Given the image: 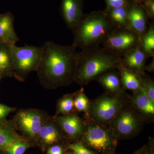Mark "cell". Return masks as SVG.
Instances as JSON below:
<instances>
[{
	"mask_svg": "<svg viewBox=\"0 0 154 154\" xmlns=\"http://www.w3.org/2000/svg\"><path fill=\"white\" fill-rule=\"evenodd\" d=\"M121 57L104 47L77 53L74 82L80 86L86 85L102 74L117 69L121 65Z\"/></svg>",
	"mask_w": 154,
	"mask_h": 154,
	"instance_id": "cell-2",
	"label": "cell"
},
{
	"mask_svg": "<svg viewBox=\"0 0 154 154\" xmlns=\"http://www.w3.org/2000/svg\"><path fill=\"white\" fill-rule=\"evenodd\" d=\"M149 19L141 5L130 3L128 11V28L139 38L147 30Z\"/></svg>",
	"mask_w": 154,
	"mask_h": 154,
	"instance_id": "cell-10",
	"label": "cell"
},
{
	"mask_svg": "<svg viewBox=\"0 0 154 154\" xmlns=\"http://www.w3.org/2000/svg\"><path fill=\"white\" fill-rule=\"evenodd\" d=\"M95 81L98 82L105 90V92L112 95L126 94L122 88L120 74L118 70L109 71L99 76Z\"/></svg>",
	"mask_w": 154,
	"mask_h": 154,
	"instance_id": "cell-15",
	"label": "cell"
},
{
	"mask_svg": "<svg viewBox=\"0 0 154 154\" xmlns=\"http://www.w3.org/2000/svg\"><path fill=\"white\" fill-rule=\"evenodd\" d=\"M145 119L134 108L131 101L119 111L110 125L118 138H129L142 131Z\"/></svg>",
	"mask_w": 154,
	"mask_h": 154,
	"instance_id": "cell-6",
	"label": "cell"
},
{
	"mask_svg": "<svg viewBox=\"0 0 154 154\" xmlns=\"http://www.w3.org/2000/svg\"><path fill=\"white\" fill-rule=\"evenodd\" d=\"M140 81L141 86L143 88L152 101L154 102V82L149 75L144 73L137 75Z\"/></svg>",
	"mask_w": 154,
	"mask_h": 154,
	"instance_id": "cell-25",
	"label": "cell"
},
{
	"mask_svg": "<svg viewBox=\"0 0 154 154\" xmlns=\"http://www.w3.org/2000/svg\"><path fill=\"white\" fill-rule=\"evenodd\" d=\"M129 7V6H128ZM128 7L105 10L111 24L116 29L128 28Z\"/></svg>",
	"mask_w": 154,
	"mask_h": 154,
	"instance_id": "cell-21",
	"label": "cell"
},
{
	"mask_svg": "<svg viewBox=\"0 0 154 154\" xmlns=\"http://www.w3.org/2000/svg\"><path fill=\"white\" fill-rule=\"evenodd\" d=\"M130 3H134V4L141 5L143 0H128Z\"/></svg>",
	"mask_w": 154,
	"mask_h": 154,
	"instance_id": "cell-34",
	"label": "cell"
},
{
	"mask_svg": "<svg viewBox=\"0 0 154 154\" xmlns=\"http://www.w3.org/2000/svg\"><path fill=\"white\" fill-rule=\"evenodd\" d=\"M11 46L14 75L18 81L24 82L31 72L36 71L40 62L42 47L26 45L18 47L16 44Z\"/></svg>",
	"mask_w": 154,
	"mask_h": 154,
	"instance_id": "cell-7",
	"label": "cell"
},
{
	"mask_svg": "<svg viewBox=\"0 0 154 154\" xmlns=\"http://www.w3.org/2000/svg\"><path fill=\"white\" fill-rule=\"evenodd\" d=\"M22 139L15 132L11 122L0 121V150H4L10 145Z\"/></svg>",
	"mask_w": 154,
	"mask_h": 154,
	"instance_id": "cell-19",
	"label": "cell"
},
{
	"mask_svg": "<svg viewBox=\"0 0 154 154\" xmlns=\"http://www.w3.org/2000/svg\"><path fill=\"white\" fill-rule=\"evenodd\" d=\"M14 75V66L11 46L0 43V76L11 77Z\"/></svg>",
	"mask_w": 154,
	"mask_h": 154,
	"instance_id": "cell-18",
	"label": "cell"
},
{
	"mask_svg": "<svg viewBox=\"0 0 154 154\" xmlns=\"http://www.w3.org/2000/svg\"><path fill=\"white\" fill-rule=\"evenodd\" d=\"M141 5L146 13L149 19H154V0H143Z\"/></svg>",
	"mask_w": 154,
	"mask_h": 154,
	"instance_id": "cell-29",
	"label": "cell"
},
{
	"mask_svg": "<svg viewBox=\"0 0 154 154\" xmlns=\"http://www.w3.org/2000/svg\"><path fill=\"white\" fill-rule=\"evenodd\" d=\"M115 29L105 10L84 14L72 30V44L82 50L97 48Z\"/></svg>",
	"mask_w": 154,
	"mask_h": 154,
	"instance_id": "cell-3",
	"label": "cell"
},
{
	"mask_svg": "<svg viewBox=\"0 0 154 154\" xmlns=\"http://www.w3.org/2000/svg\"><path fill=\"white\" fill-rule=\"evenodd\" d=\"M90 103V101L85 94L83 88L75 93L74 104L75 109L77 111L85 112V115H87Z\"/></svg>",
	"mask_w": 154,
	"mask_h": 154,
	"instance_id": "cell-24",
	"label": "cell"
},
{
	"mask_svg": "<svg viewBox=\"0 0 154 154\" xmlns=\"http://www.w3.org/2000/svg\"><path fill=\"white\" fill-rule=\"evenodd\" d=\"M134 154H149V150L142 149L140 150Z\"/></svg>",
	"mask_w": 154,
	"mask_h": 154,
	"instance_id": "cell-33",
	"label": "cell"
},
{
	"mask_svg": "<svg viewBox=\"0 0 154 154\" xmlns=\"http://www.w3.org/2000/svg\"><path fill=\"white\" fill-rule=\"evenodd\" d=\"M148 57L139 44L125 54L121 57V64L137 75L145 73L146 63Z\"/></svg>",
	"mask_w": 154,
	"mask_h": 154,
	"instance_id": "cell-11",
	"label": "cell"
},
{
	"mask_svg": "<svg viewBox=\"0 0 154 154\" xmlns=\"http://www.w3.org/2000/svg\"><path fill=\"white\" fill-rule=\"evenodd\" d=\"M2 78L0 76V82H1V80H2Z\"/></svg>",
	"mask_w": 154,
	"mask_h": 154,
	"instance_id": "cell-36",
	"label": "cell"
},
{
	"mask_svg": "<svg viewBox=\"0 0 154 154\" xmlns=\"http://www.w3.org/2000/svg\"><path fill=\"white\" fill-rule=\"evenodd\" d=\"M145 71H148L149 72H153L154 71V57L153 58V60L149 65L146 66Z\"/></svg>",
	"mask_w": 154,
	"mask_h": 154,
	"instance_id": "cell-32",
	"label": "cell"
},
{
	"mask_svg": "<svg viewBox=\"0 0 154 154\" xmlns=\"http://www.w3.org/2000/svg\"><path fill=\"white\" fill-rule=\"evenodd\" d=\"M117 70L120 74L122 88L125 91L129 90L134 93L140 89L141 86L137 75L125 68L121 64Z\"/></svg>",
	"mask_w": 154,
	"mask_h": 154,
	"instance_id": "cell-20",
	"label": "cell"
},
{
	"mask_svg": "<svg viewBox=\"0 0 154 154\" xmlns=\"http://www.w3.org/2000/svg\"><path fill=\"white\" fill-rule=\"evenodd\" d=\"M63 133L54 118L48 117L40 128L37 138L43 143L51 145L60 140Z\"/></svg>",
	"mask_w": 154,
	"mask_h": 154,
	"instance_id": "cell-17",
	"label": "cell"
},
{
	"mask_svg": "<svg viewBox=\"0 0 154 154\" xmlns=\"http://www.w3.org/2000/svg\"><path fill=\"white\" fill-rule=\"evenodd\" d=\"M54 118L64 132L71 138H78L82 134L84 122L76 113L55 116Z\"/></svg>",
	"mask_w": 154,
	"mask_h": 154,
	"instance_id": "cell-14",
	"label": "cell"
},
{
	"mask_svg": "<svg viewBox=\"0 0 154 154\" xmlns=\"http://www.w3.org/2000/svg\"><path fill=\"white\" fill-rule=\"evenodd\" d=\"M28 147L29 144L21 139L10 145L3 151L8 154H23Z\"/></svg>",
	"mask_w": 154,
	"mask_h": 154,
	"instance_id": "cell-26",
	"label": "cell"
},
{
	"mask_svg": "<svg viewBox=\"0 0 154 154\" xmlns=\"http://www.w3.org/2000/svg\"><path fill=\"white\" fill-rule=\"evenodd\" d=\"M76 47L46 42L42 47L36 69L40 84L45 89H57L74 82L77 64Z\"/></svg>",
	"mask_w": 154,
	"mask_h": 154,
	"instance_id": "cell-1",
	"label": "cell"
},
{
	"mask_svg": "<svg viewBox=\"0 0 154 154\" xmlns=\"http://www.w3.org/2000/svg\"><path fill=\"white\" fill-rule=\"evenodd\" d=\"M149 154H154L153 150L152 147L151 148V149L149 150Z\"/></svg>",
	"mask_w": 154,
	"mask_h": 154,
	"instance_id": "cell-35",
	"label": "cell"
},
{
	"mask_svg": "<svg viewBox=\"0 0 154 154\" xmlns=\"http://www.w3.org/2000/svg\"><path fill=\"white\" fill-rule=\"evenodd\" d=\"M75 95V93L67 94L59 99L57 107V115H68L74 113V111L75 110L74 104Z\"/></svg>",
	"mask_w": 154,
	"mask_h": 154,
	"instance_id": "cell-23",
	"label": "cell"
},
{
	"mask_svg": "<svg viewBox=\"0 0 154 154\" xmlns=\"http://www.w3.org/2000/svg\"><path fill=\"white\" fill-rule=\"evenodd\" d=\"M16 108L9 107L0 103V121L6 120V117L11 112H14Z\"/></svg>",
	"mask_w": 154,
	"mask_h": 154,
	"instance_id": "cell-30",
	"label": "cell"
},
{
	"mask_svg": "<svg viewBox=\"0 0 154 154\" xmlns=\"http://www.w3.org/2000/svg\"><path fill=\"white\" fill-rule=\"evenodd\" d=\"M68 148L74 152L75 154H96L94 152L86 148L80 143L72 144L68 146Z\"/></svg>",
	"mask_w": 154,
	"mask_h": 154,
	"instance_id": "cell-28",
	"label": "cell"
},
{
	"mask_svg": "<svg viewBox=\"0 0 154 154\" xmlns=\"http://www.w3.org/2000/svg\"><path fill=\"white\" fill-rule=\"evenodd\" d=\"M63 151L61 147L55 145L51 147L48 149L47 154H63Z\"/></svg>",
	"mask_w": 154,
	"mask_h": 154,
	"instance_id": "cell-31",
	"label": "cell"
},
{
	"mask_svg": "<svg viewBox=\"0 0 154 154\" xmlns=\"http://www.w3.org/2000/svg\"><path fill=\"white\" fill-rule=\"evenodd\" d=\"M48 117L41 110L25 109L19 110L10 122L25 136L36 139L42 126Z\"/></svg>",
	"mask_w": 154,
	"mask_h": 154,
	"instance_id": "cell-8",
	"label": "cell"
},
{
	"mask_svg": "<svg viewBox=\"0 0 154 154\" xmlns=\"http://www.w3.org/2000/svg\"><path fill=\"white\" fill-rule=\"evenodd\" d=\"M14 21L12 13L0 14V43L11 45L19 41L14 29Z\"/></svg>",
	"mask_w": 154,
	"mask_h": 154,
	"instance_id": "cell-16",
	"label": "cell"
},
{
	"mask_svg": "<svg viewBox=\"0 0 154 154\" xmlns=\"http://www.w3.org/2000/svg\"><path fill=\"white\" fill-rule=\"evenodd\" d=\"M139 45L148 57L154 56V25L152 23L142 36L140 37Z\"/></svg>",
	"mask_w": 154,
	"mask_h": 154,
	"instance_id": "cell-22",
	"label": "cell"
},
{
	"mask_svg": "<svg viewBox=\"0 0 154 154\" xmlns=\"http://www.w3.org/2000/svg\"></svg>",
	"mask_w": 154,
	"mask_h": 154,
	"instance_id": "cell-37",
	"label": "cell"
},
{
	"mask_svg": "<svg viewBox=\"0 0 154 154\" xmlns=\"http://www.w3.org/2000/svg\"><path fill=\"white\" fill-rule=\"evenodd\" d=\"M84 130L81 136L90 148L100 152H109L115 147L117 138L110 125L100 124L85 116Z\"/></svg>",
	"mask_w": 154,
	"mask_h": 154,
	"instance_id": "cell-5",
	"label": "cell"
},
{
	"mask_svg": "<svg viewBox=\"0 0 154 154\" xmlns=\"http://www.w3.org/2000/svg\"><path fill=\"white\" fill-rule=\"evenodd\" d=\"M105 1L106 5L105 10L128 7L130 3L128 0H105Z\"/></svg>",
	"mask_w": 154,
	"mask_h": 154,
	"instance_id": "cell-27",
	"label": "cell"
},
{
	"mask_svg": "<svg viewBox=\"0 0 154 154\" xmlns=\"http://www.w3.org/2000/svg\"><path fill=\"white\" fill-rule=\"evenodd\" d=\"M139 36L128 28L116 29L102 43L103 47L122 57L139 44Z\"/></svg>",
	"mask_w": 154,
	"mask_h": 154,
	"instance_id": "cell-9",
	"label": "cell"
},
{
	"mask_svg": "<svg viewBox=\"0 0 154 154\" xmlns=\"http://www.w3.org/2000/svg\"><path fill=\"white\" fill-rule=\"evenodd\" d=\"M130 101L134 108L143 118L146 123L154 121V102L142 88L130 95Z\"/></svg>",
	"mask_w": 154,
	"mask_h": 154,
	"instance_id": "cell-12",
	"label": "cell"
},
{
	"mask_svg": "<svg viewBox=\"0 0 154 154\" xmlns=\"http://www.w3.org/2000/svg\"><path fill=\"white\" fill-rule=\"evenodd\" d=\"M130 101V95H112L105 92L90 101L88 114L85 116L100 124L110 125L119 111Z\"/></svg>",
	"mask_w": 154,
	"mask_h": 154,
	"instance_id": "cell-4",
	"label": "cell"
},
{
	"mask_svg": "<svg viewBox=\"0 0 154 154\" xmlns=\"http://www.w3.org/2000/svg\"><path fill=\"white\" fill-rule=\"evenodd\" d=\"M83 2L84 0H62V16L67 28L72 30L84 15Z\"/></svg>",
	"mask_w": 154,
	"mask_h": 154,
	"instance_id": "cell-13",
	"label": "cell"
}]
</instances>
